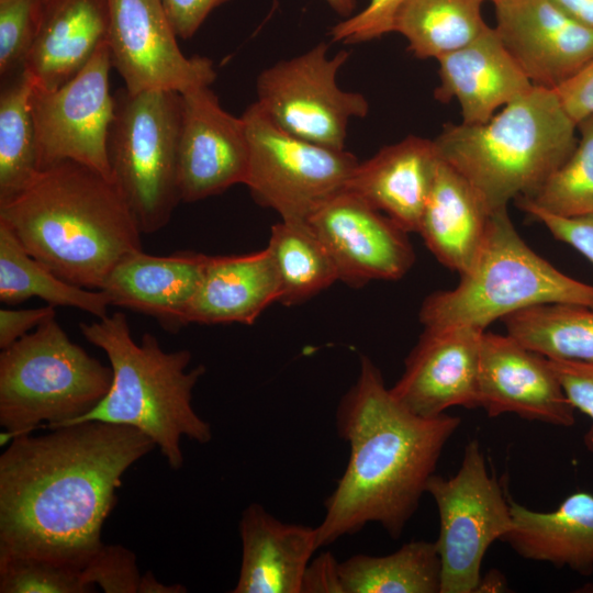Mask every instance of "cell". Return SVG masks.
Wrapping results in <instances>:
<instances>
[{"label": "cell", "mask_w": 593, "mask_h": 593, "mask_svg": "<svg viewBox=\"0 0 593 593\" xmlns=\"http://www.w3.org/2000/svg\"><path fill=\"white\" fill-rule=\"evenodd\" d=\"M479 407L489 417L515 414L562 427L575 422V410L549 359L507 334L485 331L480 349Z\"/></svg>", "instance_id": "e0dca14e"}, {"label": "cell", "mask_w": 593, "mask_h": 593, "mask_svg": "<svg viewBox=\"0 0 593 593\" xmlns=\"http://www.w3.org/2000/svg\"><path fill=\"white\" fill-rule=\"evenodd\" d=\"M108 0H46L40 30L22 71L33 87L54 90L108 40Z\"/></svg>", "instance_id": "603a6c76"}, {"label": "cell", "mask_w": 593, "mask_h": 593, "mask_svg": "<svg viewBox=\"0 0 593 593\" xmlns=\"http://www.w3.org/2000/svg\"><path fill=\"white\" fill-rule=\"evenodd\" d=\"M426 493L439 516L435 542L441 563L440 593L475 592L485 552L513 526L510 500L489 473L477 439L465 447L457 473L448 479L433 474Z\"/></svg>", "instance_id": "9c48e42d"}, {"label": "cell", "mask_w": 593, "mask_h": 593, "mask_svg": "<svg viewBox=\"0 0 593 593\" xmlns=\"http://www.w3.org/2000/svg\"><path fill=\"white\" fill-rule=\"evenodd\" d=\"M306 222L331 254L339 280L353 287L401 279L414 264L407 232L346 189Z\"/></svg>", "instance_id": "5bb4252c"}, {"label": "cell", "mask_w": 593, "mask_h": 593, "mask_svg": "<svg viewBox=\"0 0 593 593\" xmlns=\"http://www.w3.org/2000/svg\"><path fill=\"white\" fill-rule=\"evenodd\" d=\"M541 303L593 307V286L567 276L535 253L503 209L492 212L474 266L454 289L429 294L419 321L428 331L460 326L485 331L499 318Z\"/></svg>", "instance_id": "8992f818"}, {"label": "cell", "mask_w": 593, "mask_h": 593, "mask_svg": "<svg viewBox=\"0 0 593 593\" xmlns=\"http://www.w3.org/2000/svg\"><path fill=\"white\" fill-rule=\"evenodd\" d=\"M242 561L233 593H301L316 549V527L286 524L258 503L249 504L238 524Z\"/></svg>", "instance_id": "7402d4cb"}, {"label": "cell", "mask_w": 593, "mask_h": 593, "mask_svg": "<svg viewBox=\"0 0 593 593\" xmlns=\"http://www.w3.org/2000/svg\"><path fill=\"white\" fill-rule=\"evenodd\" d=\"M491 215L473 187L440 160L417 233L440 264L462 276L479 258Z\"/></svg>", "instance_id": "d4e9b609"}, {"label": "cell", "mask_w": 593, "mask_h": 593, "mask_svg": "<svg viewBox=\"0 0 593 593\" xmlns=\"http://www.w3.org/2000/svg\"><path fill=\"white\" fill-rule=\"evenodd\" d=\"M279 298V278L267 247L243 255L209 256L186 322L250 325Z\"/></svg>", "instance_id": "cb8c5ba5"}, {"label": "cell", "mask_w": 593, "mask_h": 593, "mask_svg": "<svg viewBox=\"0 0 593 593\" xmlns=\"http://www.w3.org/2000/svg\"><path fill=\"white\" fill-rule=\"evenodd\" d=\"M580 137L569 157L529 198L544 212L578 217L593 215V115L578 123Z\"/></svg>", "instance_id": "d6a6232c"}, {"label": "cell", "mask_w": 593, "mask_h": 593, "mask_svg": "<svg viewBox=\"0 0 593 593\" xmlns=\"http://www.w3.org/2000/svg\"><path fill=\"white\" fill-rule=\"evenodd\" d=\"M267 248L280 283L279 302L301 303L339 280L325 245L305 221H283L271 227Z\"/></svg>", "instance_id": "4dcf8cb0"}, {"label": "cell", "mask_w": 593, "mask_h": 593, "mask_svg": "<svg viewBox=\"0 0 593 593\" xmlns=\"http://www.w3.org/2000/svg\"><path fill=\"white\" fill-rule=\"evenodd\" d=\"M32 81L20 76L0 94V203L24 191L40 174L32 114Z\"/></svg>", "instance_id": "1f68e13d"}, {"label": "cell", "mask_w": 593, "mask_h": 593, "mask_svg": "<svg viewBox=\"0 0 593 593\" xmlns=\"http://www.w3.org/2000/svg\"><path fill=\"white\" fill-rule=\"evenodd\" d=\"M440 160L433 139L410 135L358 163L345 189L417 233Z\"/></svg>", "instance_id": "44dd1931"}, {"label": "cell", "mask_w": 593, "mask_h": 593, "mask_svg": "<svg viewBox=\"0 0 593 593\" xmlns=\"http://www.w3.org/2000/svg\"><path fill=\"white\" fill-rule=\"evenodd\" d=\"M514 202L542 223L556 239L570 245L593 264V215L561 217L539 210L524 198Z\"/></svg>", "instance_id": "f35d334b"}, {"label": "cell", "mask_w": 593, "mask_h": 593, "mask_svg": "<svg viewBox=\"0 0 593 593\" xmlns=\"http://www.w3.org/2000/svg\"><path fill=\"white\" fill-rule=\"evenodd\" d=\"M21 435L0 456V553L83 570L127 469L157 448L128 426L88 421Z\"/></svg>", "instance_id": "6da1fadb"}, {"label": "cell", "mask_w": 593, "mask_h": 593, "mask_svg": "<svg viewBox=\"0 0 593 593\" xmlns=\"http://www.w3.org/2000/svg\"><path fill=\"white\" fill-rule=\"evenodd\" d=\"M348 58L347 51L328 57L327 45L320 43L301 55L280 60L259 74L255 103L283 132L344 149L349 121L362 119L369 112L365 96L337 85V72Z\"/></svg>", "instance_id": "8fae6325"}, {"label": "cell", "mask_w": 593, "mask_h": 593, "mask_svg": "<svg viewBox=\"0 0 593 593\" xmlns=\"http://www.w3.org/2000/svg\"><path fill=\"white\" fill-rule=\"evenodd\" d=\"M83 570L52 560L0 553V593H91Z\"/></svg>", "instance_id": "836d02e7"}, {"label": "cell", "mask_w": 593, "mask_h": 593, "mask_svg": "<svg viewBox=\"0 0 593 593\" xmlns=\"http://www.w3.org/2000/svg\"><path fill=\"white\" fill-rule=\"evenodd\" d=\"M484 331L468 326L424 329L405 359L393 396L409 411L435 417L454 406L479 407V365Z\"/></svg>", "instance_id": "ac0fdd59"}, {"label": "cell", "mask_w": 593, "mask_h": 593, "mask_svg": "<svg viewBox=\"0 0 593 593\" xmlns=\"http://www.w3.org/2000/svg\"><path fill=\"white\" fill-rule=\"evenodd\" d=\"M490 1L494 2L495 0H490Z\"/></svg>", "instance_id": "c3c4849f"}, {"label": "cell", "mask_w": 593, "mask_h": 593, "mask_svg": "<svg viewBox=\"0 0 593 593\" xmlns=\"http://www.w3.org/2000/svg\"><path fill=\"white\" fill-rule=\"evenodd\" d=\"M580 23L593 30V0H552Z\"/></svg>", "instance_id": "ee69618b"}, {"label": "cell", "mask_w": 593, "mask_h": 593, "mask_svg": "<svg viewBox=\"0 0 593 593\" xmlns=\"http://www.w3.org/2000/svg\"><path fill=\"white\" fill-rule=\"evenodd\" d=\"M182 96L178 155L181 202H195L245 183L249 144L243 118L225 111L210 87Z\"/></svg>", "instance_id": "9a60e30c"}, {"label": "cell", "mask_w": 593, "mask_h": 593, "mask_svg": "<svg viewBox=\"0 0 593 593\" xmlns=\"http://www.w3.org/2000/svg\"><path fill=\"white\" fill-rule=\"evenodd\" d=\"M40 298L53 306L79 309L97 318L108 315L111 305L102 290L67 282L32 257L12 232L0 223V301L18 304Z\"/></svg>", "instance_id": "83f0119b"}, {"label": "cell", "mask_w": 593, "mask_h": 593, "mask_svg": "<svg viewBox=\"0 0 593 593\" xmlns=\"http://www.w3.org/2000/svg\"><path fill=\"white\" fill-rule=\"evenodd\" d=\"M493 4V27L535 87L556 90L593 59V30L552 0Z\"/></svg>", "instance_id": "2e32d148"}, {"label": "cell", "mask_w": 593, "mask_h": 593, "mask_svg": "<svg viewBox=\"0 0 593 593\" xmlns=\"http://www.w3.org/2000/svg\"><path fill=\"white\" fill-rule=\"evenodd\" d=\"M328 5L338 14L348 16L353 13L356 0H325Z\"/></svg>", "instance_id": "7dc6e473"}, {"label": "cell", "mask_w": 593, "mask_h": 593, "mask_svg": "<svg viewBox=\"0 0 593 593\" xmlns=\"http://www.w3.org/2000/svg\"><path fill=\"white\" fill-rule=\"evenodd\" d=\"M112 369L71 342L55 317L40 324L0 354V425L13 440L67 425L107 395Z\"/></svg>", "instance_id": "52a82bcc"}, {"label": "cell", "mask_w": 593, "mask_h": 593, "mask_svg": "<svg viewBox=\"0 0 593 593\" xmlns=\"http://www.w3.org/2000/svg\"><path fill=\"white\" fill-rule=\"evenodd\" d=\"M549 361L571 405L591 419L583 441L586 449L593 452V363Z\"/></svg>", "instance_id": "74e56055"}, {"label": "cell", "mask_w": 593, "mask_h": 593, "mask_svg": "<svg viewBox=\"0 0 593 593\" xmlns=\"http://www.w3.org/2000/svg\"><path fill=\"white\" fill-rule=\"evenodd\" d=\"M0 223L32 257L86 289L101 290L124 257L142 250L143 233L116 184L70 160L0 203Z\"/></svg>", "instance_id": "3957f363"}, {"label": "cell", "mask_w": 593, "mask_h": 593, "mask_svg": "<svg viewBox=\"0 0 593 593\" xmlns=\"http://www.w3.org/2000/svg\"><path fill=\"white\" fill-rule=\"evenodd\" d=\"M89 584L105 593H139L136 556L122 545H103L83 568Z\"/></svg>", "instance_id": "d590c367"}, {"label": "cell", "mask_w": 593, "mask_h": 593, "mask_svg": "<svg viewBox=\"0 0 593 593\" xmlns=\"http://www.w3.org/2000/svg\"><path fill=\"white\" fill-rule=\"evenodd\" d=\"M112 66L107 40L85 67L60 87H33L31 105L41 170L70 160L112 180L108 152L115 113V98L109 83Z\"/></svg>", "instance_id": "7c38bea8"}, {"label": "cell", "mask_w": 593, "mask_h": 593, "mask_svg": "<svg viewBox=\"0 0 593 593\" xmlns=\"http://www.w3.org/2000/svg\"><path fill=\"white\" fill-rule=\"evenodd\" d=\"M108 44L112 65L130 93H186L216 78L211 59L187 57L160 0H108Z\"/></svg>", "instance_id": "4fadbf2b"}, {"label": "cell", "mask_w": 593, "mask_h": 593, "mask_svg": "<svg viewBox=\"0 0 593 593\" xmlns=\"http://www.w3.org/2000/svg\"><path fill=\"white\" fill-rule=\"evenodd\" d=\"M335 421L349 458L324 502L325 515L316 527L318 548L369 523L400 538L460 418L412 413L385 387L373 361L362 356L358 378L342 396Z\"/></svg>", "instance_id": "7a4b0ae2"}, {"label": "cell", "mask_w": 593, "mask_h": 593, "mask_svg": "<svg viewBox=\"0 0 593 593\" xmlns=\"http://www.w3.org/2000/svg\"><path fill=\"white\" fill-rule=\"evenodd\" d=\"M485 0H409L400 9L393 32L403 35L417 58L452 53L489 26L482 15Z\"/></svg>", "instance_id": "f1b7e54d"}, {"label": "cell", "mask_w": 593, "mask_h": 593, "mask_svg": "<svg viewBox=\"0 0 593 593\" xmlns=\"http://www.w3.org/2000/svg\"><path fill=\"white\" fill-rule=\"evenodd\" d=\"M505 579L500 571L492 570L481 577L475 592H497L504 588Z\"/></svg>", "instance_id": "bcb514c9"}, {"label": "cell", "mask_w": 593, "mask_h": 593, "mask_svg": "<svg viewBox=\"0 0 593 593\" xmlns=\"http://www.w3.org/2000/svg\"><path fill=\"white\" fill-rule=\"evenodd\" d=\"M109 135L116 184L143 234L164 228L181 202L178 183L182 96L177 91H118Z\"/></svg>", "instance_id": "ba28073f"}, {"label": "cell", "mask_w": 593, "mask_h": 593, "mask_svg": "<svg viewBox=\"0 0 593 593\" xmlns=\"http://www.w3.org/2000/svg\"><path fill=\"white\" fill-rule=\"evenodd\" d=\"M55 306L24 310H0V348L4 349L19 338L35 329L44 321L55 317Z\"/></svg>", "instance_id": "b9f144b4"}, {"label": "cell", "mask_w": 593, "mask_h": 593, "mask_svg": "<svg viewBox=\"0 0 593 593\" xmlns=\"http://www.w3.org/2000/svg\"><path fill=\"white\" fill-rule=\"evenodd\" d=\"M409 0H370L368 5L334 25L329 35L334 42L356 44L379 38L393 32L395 18Z\"/></svg>", "instance_id": "8d00e7d4"}, {"label": "cell", "mask_w": 593, "mask_h": 593, "mask_svg": "<svg viewBox=\"0 0 593 593\" xmlns=\"http://www.w3.org/2000/svg\"><path fill=\"white\" fill-rule=\"evenodd\" d=\"M249 144L245 183L255 201L283 221H307L343 191L358 165L344 149L321 146L277 127L254 102L242 115Z\"/></svg>", "instance_id": "30bf717a"}, {"label": "cell", "mask_w": 593, "mask_h": 593, "mask_svg": "<svg viewBox=\"0 0 593 593\" xmlns=\"http://www.w3.org/2000/svg\"><path fill=\"white\" fill-rule=\"evenodd\" d=\"M208 258L209 255L189 250L156 256L142 249L124 257L101 290L111 305L150 316L175 333L187 325V312Z\"/></svg>", "instance_id": "d6986e66"}, {"label": "cell", "mask_w": 593, "mask_h": 593, "mask_svg": "<svg viewBox=\"0 0 593 593\" xmlns=\"http://www.w3.org/2000/svg\"><path fill=\"white\" fill-rule=\"evenodd\" d=\"M187 589L180 584L166 585L160 583L152 572L142 575L139 593H183Z\"/></svg>", "instance_id": "f6af8a7d"}, {"label": "cell", "mask_w": 593, "mask_h": 593, "mask_svg": "<svg viewBox=\"0 0 593 593\" xmlns=\"http://www.w3.org/2000/svg\"><path fill=\"white\" fill-rule=\"evenodd\" d=\"M79 327L90 344L105 353L112 383L94 409L69 424L99 421L133 427L155 443L172 470L182 468V437L199 444L212 439L210 423L192 406L193 389L205 367L188 370L191 353L166 351L153 334H143L136 343L122 312Z\"/></svg>", "instance_id": "277c9868"}, {"label": "cell", "mask_w": 593, "mask_h": 593, "mask_svg": "<svg viewBox=\"0 0 593 593\" xmlns=\"http://www.w3.org/2000/svg\"><path fill=\"white\" fill-rule=\"evenodd\" d=\"M578 124L556 90L533 87L481 124H446L433 139L491 212L532 197L574 149Z\"/></svg>", "instance_id": "5b68a950"}, {"label": "cell", "mask_w": 593, "mask_h": 593, "mask_svg": "<svg viewBox=\"0 0 593 593\" xmlns=\"http://www.w3.org/2000/svg\"><path fill=\"white\" fill-rule=\"evenodd\" d=\"M46 0H0V75L22 71L37 36Z\"/></svg>", "instance_id": "e575fe53"}, {"label": "cell", "mask_w": 593, "mask_h": 593, "mask_svg": "<svg viewBox=\"0 0 593 593\" xmlns=\"http://www.w3.org/2000/svg\"><path fill=\"white\" fill-rule=\"evenodd\" d=\"M437 61L439 86L434 96L440 102L455 99L466 124L488 122L534 87L491 26Z\"/></svg>", "instance_id": "ffe728a7"}, {"label": "cell", "mask_w": 593, "mask_h": 593, "mask_svg": "<svg viewBox=\"0 0 593 593\" xmlns=\"http://www.w3.org/2000/svg\"><path fill=\"white\" fill-rule=\"evenodd\" d=\"M502 321L507 335L548 359L593 363V307L541 303Z\"/></svg>", "instance_id": "f546056e"}, {"label": "cell", "mask_w": 593, "mask_h": 593, "mask_svg": "<svg viewBox=\"0 0 593 593\" xmlns=\"http://www.w3.org/2000/svg\"><path fill=\"white\" fill-rule=\"evenodd\" d=\"M339 562L331 552L311 560L306 567L301 593H343Z\"/></svg>", "instance_id": "7bdbcfd3"}, {"label": "cell", "mask_w": 593, "mask_h": 593, "mask_svg": "<svg viewBox=\"0 0 593 593\" xmlns=\"http://www.w3.org/2000/svg\"><path fill=\"white\" fill-rule=\"evenodd\" d=\"M512 529L503 537L521 557L593 572V494L575 491L550 512H539L510 500Z\"/></svg>", "instance_id": "484cf974"}, {"label": "cell", "mask_w": 593, "mask_h": 593, "mask_svg": "<svg viewBox=\"0 0 593 593\" xmlns=\"http://www.w3.org/2000/svg\"><path fill=\"white\" fill-rule=\"evenodd\" d=\"M556 92L577 124L593 115V59L559 86Z\"/></svg>", "instance_id": "60d3db41"}, {"label": "cell", "mask_w": 593, "mask_h": 593, "mask_svg": "<svg viewBox=\"0 0 593 593\" xmlns=\"http://www.w3.org/2000/svg\"><path fill=\"white\" fill-rule=\"evenodd\" d=\"M338 571L343 593H440L435 541H410L385 556L357 553L339 562Z\"/></svg>", "instance_id": "4316f807"}, {"label": "cell", "mask_w": 593, "mask_h": 593, "mask_svg": "<svg viewBox=\"0 0 593 593\" xmlns=\"http://www.w3.org/2000/svg\"><path fill=\"white\" fill-rule=\"evenodd\" d=\"M228 0H160L178 37H192L212 10Z\"/></svg>", "instance_id": "ab89813d"}]
</instances>
